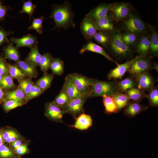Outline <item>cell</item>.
<instances>
[{
  "label": "cell",
  "instance_id": "f5cc1de1",
  "mask_svg": "<svg viewBox=\"0 0 158 158\" xmlns=\"http://www.w3.org/2000/svg\"><path fill=\"white\" fill-rule=\"evenodd\" d=\"M5 142L3 138L2 133L0 131V146L4 144Z\"/></svg>",
  "mask_w": 158,
  "mask_h": 158
},
{
  "label": "cell",
  "instance_id": "4fadbf2b",
  "mask_svg": "<svg viewBox=\"0 0 158 158\" xmlns=\"http://www.w3.org/2000/svg\"><path fill=\"white\" fill-rule=\"evenodd\" d=\"M136 58V57L132 59L128 60L123 63H118L117 66L111 69L108 74V79L109 80L121 79L125 73L130 68Z\"/></svg>",
  "mask_w": 158,
  "mask_h": 158
},
{
  "label": "cell",
  "instance_id": "277c9868",
  "mask_svg": "<svg viewBox=\"0 0 158 158\" xmlns=\"http://www.w3.org/2000/svg\"><path fill=\"white\" fill-rule=\"evenodd\" d=\"M149 25L132 11L128 18L121 22V26L125 31L141 35L149 31Z\"/></svg>",
  "mask_w": 158,
  "mask_h": 158
},
{
  "label": "cell",
  "instance_id": "5bb4252c",
  "mask_svg": "<svg viewBox=\"0 0 158 158\" xmlns=\"http://www.w3.org/2000/svg\"><path fill=\"white\" fill-rule=\"evenodd\" d=\"M11 42L15 44L16 47L18 48L20 47H27L31 49L36 45H38V42L37 37L30 34H28L21 38L12 37L10 39Z\"/></svg>",
  "mask_w": 158,
  "mask_h": 158
},
{
  "label": "cell",
  "instance_id": "74e56055",
  "mask_svg": "<svg viewBox=\"0 0 158 158\" xmlns=\"http://www.w3.org/2000/svg\"><path fill=\"white\" fill-rule=\"evenodd\" d=\"M32 79V78L30 77L26 78L19 82L18 87L25 94L26 96V98L29 93L32 86L34 84Z\"/></svg>",
  "mask_w": 158,
  "mask_h": 158
},
{
  "label": "cell",
  "instance_id": "f35d334b",
  "mask_svg": "<svg viewBox=\"0 0 158 158\" xmlns=\"http://www.w3.org/2000/svg\"><path fill=\"white\" fill-rule=\"evenodd\" d=\"M13 150L4 144L0 146V158H18Z\"/></svg>",
  "mask_w": 158,
  "mask_h": 158
},
{
  "label": "cell",
  "instance_id": "5b68a950",
  "mask_svg": "<svg viewBox=\"0 0 158 158\" xmlns=\"http://www.w3.org/2000/svg\"><path fill=\"white\" fill-rule=\"evenodd\" d=\"M131 5L124 2L113 3L108 15L116 23L122 22L128 18L132 11Z\"/></svg>",
  "mask_w": 158,
  "mask_h": 158
},
{
  "label": "cell",
  "instance_id": "4316f807",
  "mask_svg": "<svg viewBox=\"0 0 158 158\" xmlns=\"http://www.w3.org/2000/svg\"><path fill=\"white\" fill-rule=\"evenodd\" d=\"M134 101L139 102L144 98H146L147 94L136 87H133L128 90L125 93Z\"/></svg>",
  "mask_w": 158,
  "mask_h": 158
},
{
  "label": "cell",
  "instance_id": "ab89813d",
  "mask_svg": "<svg viewBox=\"0 0 158 158\" xmlns=\"http://www.w3.org/2000/svg\"><path fill=\"white\" fill-rule=\"evenodd\" d=\"M147 94L146 98L149 101L150 106L157 107L158 105V90L157 87L154 86L149 91Z\"/></svg>",
  "mask_w": 158,
  "mask_h": 158
},
{
  "label": "cell",
  "instance_id": "2e32d148",
  "mask_svg": "<svg viewBox=\"0 0 158 158\" xmlns=\"http://www.w3.org/2000/svg\"><path fill=\"white\" fill-rule=\"evenodd\" d=\"M87 51H91L104 56L110 61L115 63L117 65L118 63L113 60L105 51L104 48L99 45L92 42H90L83 46L80 50V53L82 54Z\"/></svg>",
  "mask_w": 158,
  "mask_h": 158
},
{
  "label": "cell",
  "instance_id": "44dd1931",
  "mask_svg": "<svg viewBox=\"0 0 158 158\" xmlns=\"http://www.w3.org/2000/svg\"><path fill=\"white\" fill-rule=\"evenodd\" d=\"M94 20L98 30L109 33L116 28L114 26V21L108 15L104 18Z\"/></svg>",
  "mask_w": 158,
  "mask_h": 158
},
{
  "label": "cell",
  "instance_id": "f907efd6",
  "mask_svg": "<svg viewBox=\"0 0 158 158\" xmlns=\"http://www.w3.org/2000/svg\"><path fill=\"white\" fill-rule=\"evenodd\" d=\"M22 142L20 140H17L15 141L12 144V146L13 149V151L16 150L18 147L22 145Z\"/></svg>",
  "mask_w": 158,
  "mask_h": 158
},
{
  "label": "cell",
  "instance_id": "7402d4cb",
  "mask_svg": "<svg viewBox=\"0 0 158 158\" xmlns=\"http://www.w3.org/2000/svg\"><path fill=\"white\" fill-rule=\"evenodd\" d=\"M75 124L70 126L80 130H86L91 126L92 120L90 116L83 113L76 118Z\"/></svg>",
  "mask_w": 158,
  "mask_h": 158
},
{
  "label": "cell",
  "instance_id": "f1b7e54d",
  "mask_svg": "<svg viewBox=\"0 0 158 158\" xmlns=\"http://www.w3.org/2000/svg\"><path fill=\"white\" fill-rule=\"evenodd\" d=\"M116 82L118 92L121 93H125L128 90L135 86V80L132 76Z\"/></svg>",
  "mask_w": 158,
  "mask_h": 158
},
{
  "label": "cell",
  "instance_id": "b9f144b4",
  "mask_svg": "<svg viewBox=\"0 0 158 158\" xmlns=\"http://www.w3.org/2000/svg\"><path fill=\"white\" fill-rule=\"evenodd\" d=\"M43 21V16L38 18H33L32 23L29 27L28 29L34 30L39 34H42L43 32L42 29L43 28L42 26Z\"/></svg>",
  "mask_w": 158,
  "mask_h": 158
},
{
  "label": "cell",
  "instance_id": "d6a6232c",
  "mask_svg": "<svg viewBox=\"0 0 158 158\" xmlns=\"http://www.w3.org/2000/svg\"><path fill=\"white\" fill-rule=\"evenodd\" d=\"M93 39L106 48L110 42V37L108 33L98 30L94 35Z\"/></svg>",
  "mask_w": 158,
  "mask_h": 158
},
{
  "label": "cell",
  "instance_id": "f546056e",
  "mask_svg": "<svg viewBox=\"0 0 158 158\" xmlns=\"http://www.w3.org/2000/svg\"><path fill=\"white\" fill-rule=\"evenodd\" d=\"M5 142L11 145L16 140L20 139V135L16 131L8 129L0 131Z\"/></svg>",
  "mask_w": 158,
  "mask_h": 158
},
{
  "label": "cell",
  "instance_id": "484cf974",
  "mask_svg": "<svg viewBox=\"0 0 158 158\" xmlns=\"http://www.w3.org/2000/svg\"><path fill=\"white\" fill-rule=\"evenodd\" d=\"M102 97L106 113L111 114L118 112L116 103L112 96L105 95Z\"/></svg>",
  "mask_w": 158,
  "mask_h": 158
},
{
  "label": "cell",
  "instance_id": "9c48e42d",
  "mask_svg": "<svg viewBox=\"0 0 158 158\" xmlns=\"http://www.w3.org/2000/svg\"><path fill=\"white\" fill-rule=\"evenodd\" d=\"M80 28L82 35L87 40L93 39L98 31L94 20L88 13L83 19Z\"/></svg>",
  "mask_w": 158,
  "mask_h": 158
},
{
  "label": "cell",
  "instance_id": "8d00e7d4",
  "mask_svg": "<svg viewBox=\"0 0 158 158\" xmlns=\"http://www.w3.org/2000/svg\"><path fill=\"white\" fill-rule=\"evenodd\" d=\"M0 86L3 90L13 89L16 86L13 82V78L8 73L4 75L0 81Z\"/></svg>",
  "mask_w": 158,
  "mask_h": 158
},
{
  "label": "cell",
  "instance_id": "30bf717a",
  "mask_svg": "<svg viewBox=\"0 0 158 158\" xmlns=\"http://www.w3.org/2000/svg\"><path fill=\"white\" fill-rule=\"evenodd\" d=\"M150 30L140 35L134 48L138 56H148L150 51Z\"/></svg>",
  "mask_w": 158,
  "mask_h": 158
},
{
  "label": "cell",
  "instance_id": "d6986e66",
  "mask_svg": "<svg viewBox=\"0 0 158 158\" xmlns=\"http://www.w3.org/2000/svg\"><path fill=\"white\" fill-rule=\"evenodd\" d=\"M2 50L5 60L8 59L14 61L16 63L20 60V55L18 48L14 46L13 43H8L3 47Z\"/></svg>",
  "mask_w": 158,
  "mask_h": 158
},
{
  "label": "cell",
  "instance_id": "1f68e13d",
  "mask_svg": "<svg viewBox=\"0 0 158 158\" xmlns=\"http://www.w3.org/2000/svg\"><path fill=\"white\" fill-rule=\"evenodd\" d=\"M112 97L116 103L118 111L126 106L130 100L129 97L125 94L118 92Z\"/></svg>",
  "mask_w": 158,
  "mask_h": 158
},
{
  "label": "cell",
  "instance_id": "8992f818",
  "mask_svg": "<svg viewBox=\"0 0 158 158\" xmlns=\"http://www.w3.org/2000/svg\"><path fill=\"white\" fill-rule=\"evenodd\" d=\"M88 98L83 96L70 99L65 105L61 108L65 113L71 115L76 118L79 116L84 113L83 106Z\"/></svg>",
  "mask_w": 158,
  "mask_h": 158
},
{
  "label": "cell",
  "instance_id": "7a4b0ae2",
  "mask_svg": "<svg viewBox=\"0 0 158 158\" xmlns=\"http://www.w3.org/2000/svg\"><path fill=\"white\" fill-rule=\"evenodd\" d=\"M74 16L71 5L66 1L62 4L54 6L50 18L54 20V28L66 29L70 27L75 28Z\"/></svg>",
  "mask_w": 158,
  "mask_h": 158
},
{
  "label": "cell",
  "instance_id": "7bdbcfd3",
  "mask_svg": "<svg viewBox=\"0 0 158 158\" xmlns=\"http://www.w3.org/2000/svg\"><path fill=\"white\" fill-rule=\"evenodd\" d=\"M36 7V5L32 3L31 0L24 1L22 9L19 12L21 13H25L28 14L30 17V20L35 11Z\"/></svg>",
  "mask_w": 158,
  "mask_h": 158
},
{
  "label": "cell",
  "instance_id": "681fc988",
  "mask_svg": "<svg viewBox=\"0 0 158 158\" xmlns=\"http://www.w3.org/2000/svg\"><path fill=\"white\" fill-rule=\"evenodd\" d=\"M28 149L27 145H22L14 151L18 156L22 155L28 152Z\"/></svg>",
  "mask_w": 158,
  "mask_h": 158
},
{
  "label": "cell",
  "instance_id": "6da1fadb",
  "mask_svg": "<svg viewBox=\"0 0 158 158\" xmlns=\"http://www.w3.org/2000/svg\"><path fill=\"white\" fill-rule=\"evenodd\" d=\"M110 37L109 43L106 48L115 59L120 61L130 59L134 53V49L127 46L121 39V30L116 28L108 33Z\"/></svg>",
  "mask_w": 158,
  "mask_h": 158
},
{
  "label": "cell",
  "instance_id": "11a10c76",
  "mask_svg": "<svg viewBox=\"0 0 158 158\" xmlns=\"http://www.w3.org/2000/svg\"><path fill=\"white\" fill-rule=\"evenodd\" d=\"M3 76L0 74V81L1 80V79H2Z\"/></svg>",
  "mask_w": 158,
  "mask_h": 158
},
{
  "label": "cell",
  "instance_id": "9a60e30c",
  "mask_svg": "<svg viewBox=\"0 0 158 158\" xmlns=\"http://www.w3.org/2000/svg\"><path fill=\"white\" fill-rule=\"evenodd\" d=\"M15 64L27 76L32 78L37 77L38 73L37 69V66L25 59L20 60L16 62Z\"/></svg>",
  "mask_w": 158,
  "mask_h": 158
},
{
  "label": "cell",
  "instance_id": "836d02e7",
  "mask_svg": "<svg viewBox=\"0 0 158 158\" xmlns=\"http://www.w3.org/2000/svg\"><path fill=\"white\" fill-rule=\"evenodd\" d=\"M30 49V52L25 60L37 66L39 65L42 55L39 51L38 45L34 46Z\"/></svg>",
  "mask_w": 158,
  "mask_h": 158
},
{
  "label": "cell",
  "instance_id": "83f0119b",
  "mask_svg": "<svg viewBox=\"0 0 158 158\" xmlns=\"http://www.w3.org/2000/svg\"><path fill=\"white\" fill-rule=\"evenodd\" d=\"M42 76L37 80L35 84L44 91L49 88L53 78V75L47 72L44 73Z\"/></svg>",
  "mask_w": 158,
  "mask_h": 158
},
{
  "label": "cell",
  "instance_id": "ba28073f",
  "mask_svg": "<svg viewBox=\"0 0 158 158\" xmlns=\"http://www.w3.org/2000/svg\"><path fill=\"white\" fill-rule=\"evenodd\" d=\"M70 75L78 91L82 95L89 98V95L92 78L76 73Z\"/></svg>",
  "mask_w": 158,
  "mask_h": 158
},
{
  "label": "cell",
  "instance_id": "3957f363",
  "mask_svg": "<svg viewBox=\"0 0 158 158\" xmlns=\"http://www.w3.org/2000/svg\"><path fill=\"white\" fill-rule=\"evenodd\" d=\"M118 92L116 82L92 78L89 96V98L105 95L112 96Z\"/></svg>",
  "mask_w": 158,
  "mask_h": 158
},
{
  "label": "cell",
  "instance_id": "8fae6325",
  "mask_svg": "<svg viewBox=\"0 0 158 158\" xmlns=\"http://www.w3.org/2000/svg\"><path fill=\"white\" fill-rule=\"evenodd\" d=\"M133 78L135 86L143 91H149L154 87V79L148 72L141 73Z\"/></svg>",
  "mask_w": 158,
  "mask_h": 158
},
{
  "label": "cell",
  "instance_id": "7dc6e473",
  "mask_svg": "<svg viewBox=\"0 0 158 158\" xmlns=\"http://www.w3.org/2000/svg\"><path fill=\"white\" fill-rule=\"evenodd\" d=\"M5 60L3 54H1L0 56V74L2 76L8 73L7 63Z\"/></svg>",
  "mask_w": 158,
  "mask_h": 158
},
{
  "label": "cell",
  "instance_id": "ee69618b",
  "mask_svg": "<svg viewBox=\"0 0 158 158\" xmlns=\"http://www.w3.org/2000/svg\"><path fill=\"white\" fill-rule=\"evenodd\" d=\"M3 104L4 110L8 112L13 109L22 106L24 104L13 100H8L4 101Z\"/></svg>",
  "mask_w": 158,
  "mask_h": 158
},
{
  "label": "cell",
  "instance_id": "52a82bcc",
  "mask_svg": "<svg viewBox=\"0 0 158 158\" xmlns=\"http://www.w3.org/2000/svg\"><path fill=\"white\" fill-rule=\"evenodd\" d=\"M153 68L148 56H137L127 71L134 77Z\"/></svg>",
  "mask_w": 158,
  "mask_h": 158
},
{
  "label": "cell",
  "instance_id": "e575fe53",
  "mask_svg": "<svg viewBox=\"0 0 158 158\" xmlns=\"http://www.w3.org/2000/svg\"><path fill=\"white\" fill-rule=\"evenodd\" d=\"M64 62L59 58H54L49 68L54 74L61 75L63 72Z\"/></svg>",
  "mask_w": 158,
  "mask_h": 158
},
{
  "label": "cell",
  "instance_id": "bcb514c9",
  "mask_svg": "<svg viewBox=\"0 0 158 158\" xmlns=\"http://www.w3.org/2000/svg\"><path fill=\"white\" fill-rule=\"evenodd\" d=\"M14 32L6 31L3 28L0 27V46L4 44L10 43L8 37Z\"/></svg>",
  "mask_w": 158,
  "mask_h": 158
},
{
  "label": "cell",
  "instance_id": "e0dca14e",
  "mask_svg": "<svg viewBox=\"0 0 158 158\" xmlns=\"http://www.w3.org/2000/svg\"><path fill=\"white\" fill-rule=\"evenodd\" d=\"M113 3H103L93 8L88 13L94 20L106 17Z\"/></svg>",
  "mask_w": 158,
  "mask_h": 158
},
{
  "label": "cell",
  "instance_id": "f6af8a7d",
  "mask_svg": "<svg viewBox=\"0 0 158 158\" xmlns=\"http://www.w3.org/2000/svg\"><path fill=\"white\" fill-rule=\"evenodd\" d=\"M44 92L39 87L35 84L32 86L28 95L26 97L27 102L37 97Z\"/></svg>",
  "mask_w": 158,
  "mask_h": 158
},
{
  "label": "cell",
  "instance_id": "60d3db41",
  "mask_svg": "<svg viewBox=\"0 0 158 158\" xmlns=\"http://www.w3.org/2000/svg\"><path fill=\"white\" fill-rule=\"evenodd\" d=\"M70 100L65 92L61 89L60 93L53 101L61 108L66 104Z\"/></svg>",
  "mask_w": 158,
  "mask_h": 158
},
{
  "label": "cell",
  "instance_id": "816d5d0a",
  "mask_svg": "<svg viewBox=\"0 0 158 158\" xmlns=\"http://www.w3.org/2000/svg\"><path fill=\"white\" fill-rule=\"evenodd\" d=\"M5 95L4 90L0 86V104L4 102Z\"/></svg>",
  "mask_w": 158,
  "mask_h": 158
},
{
  "label": "cell",
  "instance_id": "7c38bea8",
  "mask_svg": "<svg viewBox=\"0 0 158 158\" xmlns=\"http://www.w3.org/2000/svg\"><path fill=\"white\" fill-rule=\"evenodd\" d=\"M65 114L63 110L53 102L47 103L45 105V116L51 120L63 123V117Z\"/></svg>",
  "mask_w": 158,
  "mask_h": 158
},
{
  "label": "cell",
  "instance_id": "db71d44e",
  "mask_svg": "<svg viewBox=\"0 0 158 158\" xmlns=\"http://www.w3.org/2000/svg\"><path fill=\"white\" fill-rule=\"evenodd\" d=\"M153 68L156 69H158V64L157 63L155 64L154 65V66H153Z\"/></svg>",
  "mask_w": 158,
  "mask_h": 158
},
{
  "label": "cell",
  "instance_id": "d590c367",
  "mask_svg": "<svg viewBox=\"0 0 158 158\" xmlns=\"http://www.w3.org/2000/svg\"><path fill=\"white\" fill-rule=\"evenodd\" d=\"M53 58L51 54L49 52L44 53L42 55L39 66L44 73L47 72Z\"/></svg>",
  "mask_w": 158,
  "mask_h": 158
},
{
  "label": "cell",
  "instance_id": "cb8c5ba5",
  "mask_svg": "<svg viewBox=\"0 0 158 158\" xmlns=\"http://www.w3.org/2000/svg\"><path fill=\"white\" fill-rule=\"evenodd\" d=\"M8 100H13L24 104L27 102L25 95L18 87L5 93L4 102Z\"/></svg>",
  "mask_w": 158,
  "mask_h": 158
},
{
  "label": "cell",
  "instance_id": "4dcf8cb0",
  "mask_svg": "<svg viewBox=\"0 0 158 158\" xmlns=\"http://www.w3.org/2000/svg\"><path fill=\"white\" fill-rule=\"evenodd\" d=\"M7 65L8 73L12 78L16 79L19 82L26 78L27 76L16 64L7 63Z\"/></svg>",
  "mask_w": 158,
  "mask_h": 158
},
{
  "label": "cell",
  "instance_id": "ac0fdd59",
  "mask_svg": "<svg viewBox=\"0 0 158 158\" xmlns=\"http://www.w3.org/2000/svg\"><path fill=\"white\" fill-rule=\"evenodd\" d=\"M62 89L66 93L70 99L83 96L76 88L70 74L66 77Z\"/></svg>",
  "mask_w": 158,
  "mask_h": 158
},
{
  "label": "cell",
  "instance_id": "ffe728a7",
  "mask_svg": "<svg viewBox=\"0 0 158 158\" xmlns=\"http://www.w3.org/2000/svg\"><path fill=\"white\" fill-rule=\"evenodd\" d=\"M150 34V57H156L158 55V33L156 28L149 24Z\"/></svg>",
  "mask_w": 158,
  "mask_h": 158
},
{
  "label": "cell",
  "instance_id": "d4e9b609",
  "mask_svg": "<svg viewBox=\"0 0 158 158\" xmlns=\"http://www.w3.org/2000/svg\"><path fill=\"white\" fill-rule=\"evenodd\" d=\"M140 35L131 32L125 31L121 33V37L127 46L134 50Z\"/></svg>",
  "mask_w": 158,
  "mask_h": 158
},
{
  "label": "cell",
  "instance_id": "603a6c76",
  "mask_svg": "<svg viewBox=\"0 0 158 158\" xmlns=\"http://www.w3.org/2000/svg\"><path fill=\"white\" fill-rule=\"evenodd\" d=\"M148 107L135 101L129 102L124 111L128 117H134L141 112L147 109Z\"/></svg>",
  "mask_w": 158,
  "mask_h": 158
},
{
  "label": "cell",
  "instance_id": "c3c4849f",
  "mask_svg": "<svg viewBox=\"0 0 158 158\" xmlns=\"http://www.w3.org/2000/svg\"><path fill=\"white\" fill-rule=\"evenodd\" d=\"M11 9L10 6L3 5L2 1L0 0V21L5 20L8 11Z\"/></svg>",
  "mask_w": 158,
  "mask_h": 158
}]
</instances>
